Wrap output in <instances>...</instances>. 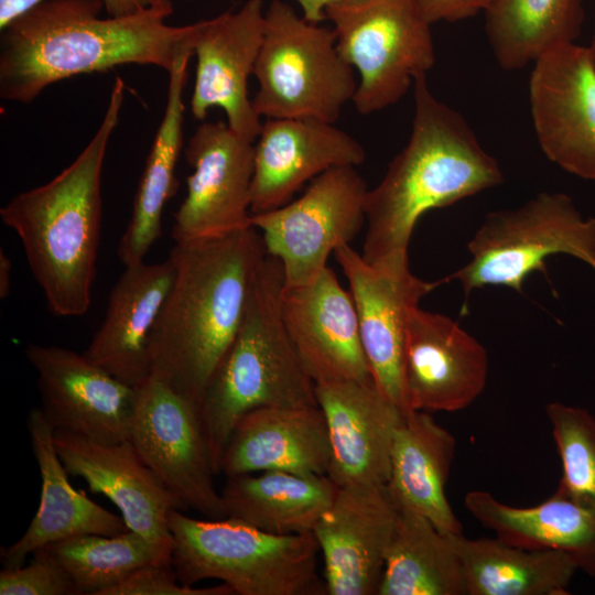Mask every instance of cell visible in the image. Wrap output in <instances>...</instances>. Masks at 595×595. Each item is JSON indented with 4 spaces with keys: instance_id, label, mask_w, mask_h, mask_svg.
Segmentation results:
<instances>
[{
    "instance_id": "cell-35",
    "label": "cell",
    "mask_w": 595,
    "mask_h": 595,
    "mask_svg": "<svg viewBox=\"0 0 595 595\" xmlns=\"http://www.w3.org/2000/svg\"><path fill=\"white\" fill-rule=\"evenodd\" d=\"M30 564L0 572L1 595H77L72 577L46 547L35 550Z\"/></svg>"
},
{
    "instance_id": "cell-30",
    "label": "cell",
    "mask_w": 595,
    "mask_h": 595,
    "mask_svg": "<svg viewBox=\"0 0 595 595\" xmlns=\"http://www.w3.org/2000/svg\"><path fill=\"white\" fill-rule=\"evenodd\" d=\"M448 538L463 565L467 595H565L578 571L561 551L523 549L497 537Z\"/></svg>"
},
{
    "instance_id": "cell-39",
    "label": "cell",
    "mask_w": 595,
    "mask_h": 595,
    "mask_svg": "<svg viewBox=\"0 0 595 595\" xmlns=\"http://www.w3.org/2000/svg\"><path fill=\"white\" fill-rule=\"evenodd\" d=\"M44 0H0V31Z\"/></svg>"
},
{
    "instance_id": "cell-22",
    "label": "cell",
    "mask_w": 595,
    "mask_h": 595,
    "mask_svg": "<svg viewBox=\"0 0 595 595\" xmlns=\"http://www.w3.org/2000/svg\"><path fill=\"white\" fill-rule=\"evenodd\" d=\"M255 144L251 214L283 206L329 169L358 166L361 144L334 123L315 118L266 119Z\"/></svg>"
},
{
    "instance_id": "cell-10",
    "label": "cell",
    "mask_w": 595,
    "mask_h": 595,
    "mask_svg": "<svg viewBox=\"0 0 595 595\" xmlns=\"http://www.w3.org/2000/svg\"><path fill=\"white\" fill-rule=\"evenodd\" d=\"M368 191L355 166H337L312 180L300 197L251 214L267 255L282 266L284 288L314 281L328 256L357 236L366 223Z\"/></svg>"
},
{
    "instance_id": "cell-31",
    "label": "cell",
    "mask_w": 595,
    "mask_h": 595,
    "mask_svg": "<svg viewBox=\"0 0 595 595\" xmlns=\"http://www.w3.org/2000/svg\"><path fill=\"white\" fill-rule=\"evenodd\" d=\"M378 595H467L448 533L414 511L398 509Z\"/></svg>"
},
{
    "instance_id": "cell-26",
    "label": "cell",
    "mask_w": 595,
    "mask_h": 595,
    "mask_svg": "<svg viewBox=\"0 0 595 595\" xmlns=\"http://www.w3.org/2000/svg\"><path fill=\"white\" fill-rule=\"evenodd\" d=\"M455 451V437L429 412H403L393 435L386 489L397 509L425 517L444 533H463L445 494Z\"/></svg>"
},
{
    "instance_id": "cell-24",
    "label": "cell",
    "mask_w": 595,
    "mask_h": 595,
    "mask_svg": "<svg viewBox=\"0 0 595 595\" xmlns=\"http://www.w3.org/2000/svg\"><path fill=\"white\" fill-rule=\"evenodd\" d=\"M175 275L173 260L125 266L112 286L105 317L84 354L123 382L150 377L149 337Z\"/></svg>"
},
{
    "instance_id": "cell-20",
    "label": "cell",
    "mask_w": 595,
    "mask_h": 595,
    "mask_svg": "<svg viewBox=\"0 0 595 595\" xmlns=\"http://www.w3.org/2000/svg\"><path fill=\"white\" fill-rule=\"evenodd\" d=\"M281 312L291 342L315 383L372 379L354 300L331 268L309 284L283 286Z\"/></svg>"
},
{
    "instance_id": "cell-27",
    "label": "cell",
    "mask_w": 595,
    "mask_h": 595,
    "mask_svg": "<svg viewBox=\"0 0 595 595\" xmlns=\"http://www.w3.org/2000/svg\"><path fill=\"white\" fill-rule=\"evenodd\" d=\"M464 506L504 542L530 550L561 551L578 571L595 578V508L556 491L537 506L518 508L486 490H472L465 495Z\"/></svg>"
},
{
    "instance_id": "cell-12",
    "label": "cell",
    "mask_w": 595,
    "mask_h": 595,
    "mask_svg": "<svg viewBox=\"0 0 595 595\" xmlns=\"http://www.w3.org/2000/svg\"><path fill=\"white\" fill-rule=\"evenodd\" d=\"M184 154L193 173L174 214V242L205 240L251 227L255 142L238 136L227 122H202Z\"/></svg>"
},
{
    "instance_id": "cell-7",
    "label": "cell",
    "mask_w": 595,
    "mask_h": 595,
    "mask_svg": "<svg viewBox=\"0 0 595 595\" xmlns=\"http://www.w3.org/2000/svg\"><path fill=\"white\" fill-rule=\"evenodd\" d=\"M256 112L266 119L315 118L335 123L357 89L354 68L340 56L333 29L307 21L272 0L256 62Z\"/></svg>"
},
{
    "instance_id": "cell-28",
    "label": "cell",
    "mask_w": 595,
    "mask_h": 595,
    "mask_svg": "<svg viewBox=\"0 0 595 595\" xmlns=\"http://www.w3.org/2000/svg\"><path fill=\"white\" fill-rule=\"evenodd\" d=\"M193 56V51L183 53L169 72L164 113L145 160L130 219L118 242L117 255L123 266L144 261L161 235L165 204L178 187L175 167L183 148V94Z\"/></svg>"
},
{
    "instance_id": "cell-29",
    "label": "cell",
    "mask_w": 595,
    "mask_h": 595,
    "mask_svg": "<svg viewBox=\"0 0 595 595\" xmlns=\"http://www.w3.org/2000/svg\"><path fill=\"white\" fill-rule=\"evenodd\" d=\"M338 486L327 475L260 472L227 477L220 497L225 518L266 532H313Z\"/></svg>"
},
{
    "instance_id": "cell-41",
    "label": "cell",
    "mask_w": 595,
    "mask_h": 595,
    "mask_svg": "<svg viewBox=\"0 0 595 595\" xmlns=\"http://www.w3.org/2000/svg\"><path fill=\"white\" fill-rule=\"evenodd\" d=\"M12 262L8 255L0 249V299H7L11 290Z\"/></svg>"
},
{
    "instance_id": "cell-8",
    "label": "cell",
    "mask_w": 595,
    "mask_h": 595,
    "mask_svg": "<svg viewBox=\"0 0 595 595\" xmlns=\"http://www.w3.org/2000/svg\"><path fill=\"white\" fill-rule=\"evenodd\" d=\"M467 250L470 260L447 278L465 296L489 285L522 292L531 273L548 275L550 256L575 257L595 271V217L583 218L565 193L540 192L519 207L488 213Z\"/></svg>"
},
{
    "instance_id": "cell-37",
    "label": "cell",
    "mask_w": 595,
    "mask_h": 595,
    "mask_svg": "<svg viewBox=\"0 0 595 595\" xmlns=\"http://www.w3.org/2000/svg\"><path fill=\"white\" fill-rule=\"evenodd\" d=\"M426 20L456 22L485 12L493 0H416Z\"/></svg>"
},
{
    "instance_id": "cell-33",
    "label": "cell",
    "mask_w": 595,
    "mask_h": 595,
    "mask_svg": "<svg viewBox=\"0 0 595 595\" xmlns=\"http://www.w3.org/2000/svg\"><path fill=\"white\" fill-rule=\"evenodd\" d=\"M45 547L80 594L102 595L145 565L171 563L151 542L129 529L116 536L79 534Z\"/></svg>"
},
{
    "instance_id": "cell-14",
    "label": "cell",
    "mask_w": 595,
    "mask_h": 595,
    "mask_svg": "<svg viewBox=\"0 0 595 595\" xmlns=\"http://www.w3.org/2000/svg\"><path fill=\"white\" fill-rule=\"evenodd\" d=\"M529 105L543 154L565 172L595 182V64L587 46L563 44L537 60Z\"/></svg>"
},
{
    "instance_id": "cell-25",
    "label": "cell",
    "mask_w": 595,
    "mask_h": 595,
    "mask_svg": "<svg viewBox=\"0 0 595 595\" xmlns=\"http://www.w3.org/2000/svg\"><path fill=\"white\" fill-rule=\"evenodd\" d=\"M26 426L42 479L41 500L23 536L2 549L3 566H20L35 550L71 537L87 533L116 536L126 531L128 528L122 517L72 486L69 474L56 452L54 429L41 409H31Z\"/></svg>"
},
{
    "instance_id": "cell-17",
    "label": "cell",
    "mask_w": 595,
    "mask_h": 595,
    "mask_svg": "<svg viewBox=\"0 0 595 595\" xmlns=\"http://www.w3.org/2000/svg\"><path fill=\"white\" fill-rule=\"evenodd\" d=\"M398 509L386 486L338 488L313 534L328 595H378Z\"/></svg>"
},
{
    "instance_id": "cell-18",
    "label": "cell",
    "mask_w": 595,
    "mask_h": 595,
    "mask_svg": "<svg viewBox=\"0 0 595 595\" xmlns=\"http://www.w3.org/2000/svg\"><path fill=\"white\" fill-rule=\"evenodd\" d=\"M485 347L451 317L414 307L404 345V390L408 411L455 412L469 407L485 390Z\"/></svg>"
},
{
    "instance_id": "cell-13",
    "label": "cell",
    "mask_w": 595,
    "mask_h": 595,
    "mask_svg": "<svg viewBox=\"0 0 595 595\" xmlns=\"http://www.w3.org/2000/svg\"><path fill=\"white\" fill-rule=\"evenodd\" d=\"M333 253L348 281L371 377L378 389L407 412L403 366L409 315L443 281L418 278L409 261L369 263L349 244Z\"/></svg>"
},
{
    "instance_id": "cell-11",
    "label": "cell",
    "mask_w": 595,
    "mask_h": 595,
    "mask_svg": "<svg viewBox=\"0 0 595 595\" xmlns=\"http://www.w3.org/2000/svg\"><path fill=\"white\" fill-rule=\"evenodd\" d=\"M130 441L182 509H194L207 519L225 518L214 483L217 473L194 403L149 377L137 387Z\"/></svg>"
},
{
    "instance_id": "cell-3",
    "label": "cell",
    "mask_w": 595,
    "mask_h": 595,
    "mask_svg": "<svg viewBox=\"0 0 595 595\" xmlns=\"http://www.w3.org/2000/svg\"><path fill=\"white\" fill-rule=\"evenodd\" d=\"M413 97L409 140L367 194L361 256L372 264L409 261L413 230L425 213L504 182L498 161L466 119L433 95L426 75L414 78Z\"/></svg>"
},
{
    "instance_id": "cell-23",
    "label": "cell",
    "mask_w": 595,
    "mask_h": 595,
    "mask_svg": "<svg viewBox=\"0 0 595 595\" xmlns=\"http://www.w3.org/2000/svg\"><path fill=\"white\" fill-rule=\"evenodd\" d=\"M331 444L318 405L266 407L246 413L234 428L219 473L260 472L327 475Z\"/></svg>"
},
{
    "instance_id": "cell-15",
    "label": "cell",
    "mask_w": 595,
    "mask_h": 595,
    "mask_svg": "<svg viewBox=\"0 0 595 595\" xmlns=\"http://www.w3.org/2000/svg\"><path fill=\"white\" fill-rule=\"evenodd\" d=\"M44 415L54 431L100 442L130 440L137 387L118 379L84 353L30 343Z\"/></svg>"
},
{
    "instance_id": "cell-36",
    "label": "cell",
    "mask_w": 595,
    "mask_h": 595,
    "mask_svg": "<svg viewBox=\"0 0 595 595\" xmlns=\"http://www.w3.org/2000/svg\"><path fill=\"white\" fill-rule=\"evenodd\" d=\"M234 589L226 583L208 587L182 584L172 563L145 565L120 583L106 589L102 595H232Z\"/></svg>"
},
{
    "instance_id": "cell-34",
    "label": "cell",
    "mask_w": 595,
    "mask_h": 595,
    "mask_svg": "<svg viewBox=\"0 0 595 595\" xmlns=\"http://www.w3.org/2000/svg\"><path fill=\"white\" fill-rule=\"evenodd\" d=\"M562 463L556 493L595 508V418L586 409L562 402L545 407Z\"/></svg>"
},
{
    "instance_id": "cell-2",
    "label": "cell",
    "mask_w": 595,
    "mask_h": 595,
    "mask_svg": "<svg viewBox=\"0 0 595 595\" xmlns=\"http://www.w3.org/2000/svg\"><path fill=\"white\" fill-rule=\"evenodd\" d=\"M266 255L253 226L171 250L175 275L149 337L150 377L197 409L238 333Z\"/></svg>"
},
{
    "instance_id": "cell-38",
    "label": "cell",
    "mask_w": 595,
    "mask_h": 595,
    "mask_svg": "<svg viewBox=\"0 0 595 595\" xmlns=\"http://www.w3.org/2000/svg\"><path fill=\"white\" fill-rule=\"evenodd\" d=\"M108 17L125 18L155 13L165 19L173 13L172 0H102Z\"/></svg>"
},
{
    "instance_id": "cell-40",
    "label": "cell",
    "mask_w": 595,
    "mask_h": 595,
    "mask_svg": "<svg viewBox=\"0 0 595 595\" xmlns=\"http://www.w3.org/2000/svg\"><path fill=\"white\" fill-rule=\"evenodd\" d=\"M301 7L302 15L313 23L326 20V8L336 0H295Z\"/></svg>"
},
{
    "instance_id": "cell-6",
    "label": "cell",
    "mask_w": 595,
    "mask_h": 595,
    "mask_svg": "<svg viewBox=\"0 0 595 595\" xmlns=\"http://www.w3.org/2000/svg\"><path fill=\"white\" fill-rule=\"evenodd\" d=\"M171 563L182 584L206 578L229 585L238 595H323L318 543L313 532L277 534L244 522L195 519L173 509Z\"/></svg>"
},
{
    "instance_id": "cell-4",
    "label": "cell",
    "mask_w": 595,
    "mask_h": 595,
    "mask_svg": "<svg viewBox=\"0 0 595 595\" xmlns=\"http://www.w3.org/2000/svg\"><path fill=\"white\" fill-rule=\"evenodd\" d=\"M125 89L117 76L97 131L67 167L47 183L17 194L0 209L56 316H82L90 306L101 231L102 166Z\"/></svg>"
},
{
    "instance_id": "cell-21",
    "label": "cell",
    "mask_w": 595,
    "mask_h": 595,
    "mask_svg": "<svg viewBox=\"0 0 595 595\" xmlns=\"http://www.w3.org/2000/svg\"><path fill=\"white\" fill-rule=\"evenodd\" d=\"M331 444L327 476L338 486H386L403 412L372 379L315 383Z\"/></svg>"
},
{
    "instance_id": "cell-42",
    "label": "cell",
    "mask_w": 595,
    "mask_h": 595,
    "mask_svg": "<svg viewBox=\"0 0 595 595\" xmlns=\"http://www.w3.org/2000/svg\"><path fill=\"white\" fill-rule=\"evenodd\" d=\"M587 48L595 64V23H594V32H593L592 41H591V44L587 46Z\"/></svg>"
},
{
    "instance_id": "cell-9",
    "label": "cell",
    "mask_w": 595,
    "mask_h": 595,
    "mask_svg": "<svg viewBox=\"0 0 595 595\" xmlns=\"http://www.w3.org/2000/svg\"><path fill=\"white\" fill-rule=\"evenodd\" d=\"M340 56L358 71L356 110L397 104L435 62L431 23L416 0H336L325 11Z\"/></svg>"
},
{
    "instance_id": "cell-19",
    "label": "cell",
    "mask_w": 595,
    "mask_h": 595,
    "mask_svg": "<svg viewBox=\"0 0 595 595\" xmlns=\"http://www.w3.org/2000/svg\"><path fill=\"white\" fill-rule=\"evenodd\" d=\"M54 443L67 473L83 478L91 493L111 500L127 528L171 561L173 538L169 516L182 507L145 465L132 442H100L54 431Z\"/></svg>"
},
{
    "instance_id": "cell-16",
    "label": "cell",
    "mask_w": 595,
    "mask_h": 595,
    "mask_svg": "<svg viewBox=\"0 0 595 595\" xmlns=\"http://www.w3.org/2000/svg\"><path fill=\"white\" fill-rule=\"evenodd\" d=\"M264 11L263 0H247L238 10L202 20L194 45L193 117L203 121L213 107H219L229 128L252 142L262 121L249 97L248 78L263 40Z\"/></svg>"
},
{
    "instance_id": "cell-1",
    "label": "cell",
    "mask_w": 595,
    "mask_h": 595,
    "mask_svg": "<svg viewBox=\"0 0 595 595\" xmlns=\"http://www.w3.org/2000/svg\"><path fill=\"white\" fill-rule=\"evenodd\" d=\"M102 9V0H44L1 30V99L30 104L54 83L127 64L169 73L202 26L155 13L100 18Z\"/></svg>"
},
{
    "instance_id": "cell-32",
    "label": "cell",
    "mask_w": 595,
    "mask_h": 595,
    "mask_svg": "<svg viewBox=\"0 0 595 595\" xmlns=\"http://www.w3.org/2000/svg\"><path fill=\"white\" fill-rule=\"evenodd\" d=\"M486 35L498 65L516 71L563 44L575 43L582 0H493L484 12Z\"/></svg>"
},
{
    "instance_id": "cell-5",
    "label": "cell",
    "mask_w": 595,
    "mask_h": 595,
    "mask_svg": "<svg viewBox=\"0 0 595 595\" xmlns=\"http://www.w3.org/2000/svg\"><path fill=\"white\" fill-rule=\"evenodd\" d=\"M283 269L267 255L249 294L238 333L207 383L198 413L213 464H219L237 422L266 407L318 405L281 312Z\"/></svg>"
}]
</instances>
